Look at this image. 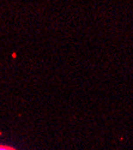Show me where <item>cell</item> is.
I'll list each match as a JSON object with an SVG mask.
<instances>
[{
    "label": "cell",
    "instance_id": "6da1fadb",
    "mask_svg": "<svg viewBox=\"0 0 133 150\" xmlns=\"http://www.w3.org/2000/svg\"><path fill=\"white\" fill-rule=\"evenodd\" d=\"M0 150H16L11 146H7V145H0Z\"/></svg>",
    "mask_w": 133,
    "mask_h": 150
}]
</instances>
